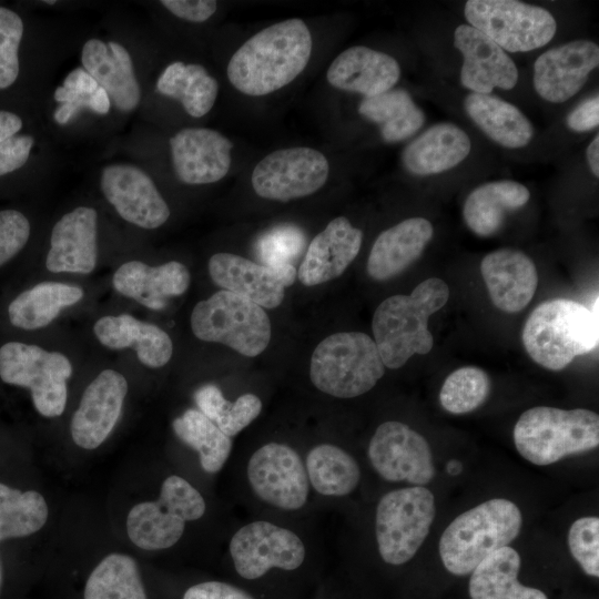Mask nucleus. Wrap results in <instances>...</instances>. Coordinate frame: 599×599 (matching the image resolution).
<instances>
[{
	"label": "nucleus",
	"instance_id": "nucleus-35",
	"mask_svg": "<svg viewBox=\"0 0 599 599\" xmlns=\"http://www.w3.org/2000/svg\"><path fill=\"white\" fill-rule=\"evenodd\" d=\"M358 112L379 126L382 138L387 143L410 138L425 122L424 112L403 89L364 98Z\"/></svg>",
	"mask_w": 599,
	"mask_h": 599
},
{
	"label": "nucleus",
	"instance_id": "nucleus-48",
	"mask_svg": "<svg viewBox=\"0 0 599 599\" xmlns=\"http://www.w3.org/2000/svg\"><path fill=\"white\" fill-rule=\"evenodd\" d=\"M33 138L14 135L0 143V176L22 167L30 156Z\"/></svg>",
	"mask_w": 599,
	"mask_h": 599
},
{
	"label": "nucleus",
	"instance_id": "nucleus-22",
	"mask_svg": "<svg viewBox=\"0 0 599 599\" xmlns=\"http://www.w3.org/2000/svg\"><path fill=\"white\" fill-rule=\"evenodd\" d=\"M98 213L78 206L53 226L45 266L53 273L90 274L98 260Z\"/></svg>",
	"mask_w": 599,
	"mask_h": 599
},
{
	"label": "nucleus",
	"instance_id": "nucleus-40",
	"mask_svg": "<svg viewBox=\"0 0 599 599\" xmlns=\"http://www.w3.org/2000/svg\"><path fill=\"white\" fill-rule=\"evenodd\" d=\"M48 517L49 507L42 494L0 483V541L38 532Z\"/></svg>",
	"mask_w": 599,
	"mask_h": 599
},
{
	"label": "nucleus",
	"instance_id": "nucleus-18",
	"mask_svg": "<svg viewBox=\"0 0 599 599\" xmlns=\"http://www.w3.org/2000/svg\"><path fill=\"white\" fill-rule=\"evenodd\" d=\"M100 185L116 213L135 226L154 230L170 217V207L152 179L132 164L105 166Z\"/></svg>",
	"mask_w": 599,
	"mask_h": 599
},
{
	"label": "nucleus",
	"instance_id": "nucleus-24",
	"mask_svg": "<svg viewBox=\"0 0 599 599\" xmlns=\"http://www.w3.org/2000/svg\"><path fill=\"white\" fill-rule=\"evenodd\" d=\"M190 283V271L177 261L158 266L128 261L112 276L113 288L119 294L153 311L163 309L171 297L184 294Z\"/></svg>",
	"mask_w": 599,
	"mask_h": 599
},
{
	"label": "nucleus",
	"instance_id": "nucleus-34",
	"mask_svg": "<svg viewBox=\"0 0 599 599\" xmlns=\"http://www.w3.org/2000/svg\"><path fill=\"white\" fill-rule=\"evenodd\" d=\"M470 119L491 140L509 149L527 145L534 128L514 104L493 94L470 93L464 100Z\"/></svg>",
	"mask_w": 599,
	"mask_h": 599
},
{
	"label": "nucleus",
	"instance_id": "nucleus-33",
	"mask_svg": "<svg viewBox=\"0 0 599 599\" xmlns=\"http://www.w3.org/2000/svg\"><path fill=\"white\" fill-rule=\"evenodd\" d=\"M521 559L511 547H502L486 557L473 571L468 591L471 599H548L539 589L518 579Z\"/></svg>",
	"mask_w": 599,
	"mask_h": 599
},
{
	"label": "nucleus",
	"instance_id": "nucleus-49",
	"mask_svg": "<svg viewBox=\"0 0 599 599\" xmlns=\"http://www.w3.org/2000/svg\"><path fill=\"white\" fill-rule=\"evenodd\" d=\"M161 4L175 17L191 22L206 21L217 9L214 0H162Z\"/></svg>",
	"mask_w": 599,
	"mask_h": 599
},
{
	"label": "nucleus",
	"instance_id": "nucleus-27",
	"mask_svg": "<svg viewBox=\"0 0 599 599\" xmlns=\"http://www.w3.org/2000/svg\"><path fill=\"white\" fill-rule=\"evenodd\" d=\"M81 62L118 110L130 112L139 105L140 85L131 55L123 45L115 41L90 39L82 48Z\"/></svg>",
	"mask_w": 599,
	"mask_h": 599
},
{
	"label": "nucleus",
	"instance_id": "nucleus-39",
	"mask_svg": "<svg viewBox=\"0 0 599 599\" xmlns=\"http://www.w3.org/2000/svg\"><path fill=\"white\" fill-rule=\"evenodd\" d=\"M172 428L180 440L199 454L204 471L216 474L223 468L231 454L232 439L199 409H186L173 420Z\"/></svg>",
	"mask_w": 599,
	"mask_h": 599
},
{
	"label": "nucleus",
	"instance_id": "nucleus-2",
	"mask_svg": "<svg viewBox=\"0 0 599 599\" xmlns=\"http://www.w3.org/2000/svg\"><path fill=\"white\" fill-rule=\"evenodd\" d=\"M448 298V285L432 277L419 283L409 295H393L378 305L372 329L385 367L400 368L413 355L432 351L434 337L427 322Z\"/></svg>",
	"mask_w": 599,
	"mask_h": 599
},
{
	"label": "nucleus",
	"instance_id": "nucleus-54",
	"mask_svg": "<svg viewBox=\"0 0 599 599\" xmlns=\"http://www.w3.org/2000/svg\"><path fill=\"white\" fill-rule=\"evenodd\" d=\"M22 129V120L17 114L0 110V143L17 135Z\"/></svg>",
	"mask_w": 599,
	"mask_h": 599
},
{
	"label": "nucleus",
	"instance_id": "nucleus-31",
	"mask_svg": "<svg viewBox=\"0 0 599 599\" xmlns=\"http://www.w3.org/2000/svg\"><path fill=\"white\" fill-rule=\"evenodd\" d=\"M82 287L60 282H40L20 292L8 305L9 323L23 331L48 326L64 308L79 303Z\"/></svg>",
	"mask_w": 599,
	"mask_h": 599
},
{
	"label": "nucleus",
	"instance_id": "nucleus-28",
	"mask_svg": "<svg viewBox=\"0 0 599 599\" xmlns=\"http://www.w3.org/2000/svg\"><path fill=\"white\" fill-rule=\"evenodd\" d=\"M93 333L108 348L133 349L150 368L163 367L173 354V342L165 331L131 314L102 316L94 323Z\"/></svg>",
	"mask_w": 599,
	"mask_h": 599
},
{
	"label": "nucleus",
	"instance_id": "nucleus-3",
	"mask_svg": "<svg viewBox=\"0 0 599 599\" xmlns=\"http://www.w3.org/2000/svg\"><path fill=\"white\" fill-rule=\"evenodd\" d=\"M522 343L539 365L560 370L598 346V314L566 298L539 304L522 328Z\"/></svg>",
	"mask_w": 599,
	"mask_h": 599
},
{
	"label": "nucleus",
	"instance_id": "nucleus-20",
	"mask_svg": "<svg viewBox=\"0 0 599 599\" xmlns=\"http://www.w3.org/2000/svg\"><path fill=\"white\" fill-rule=\"evenodd\" d=\"M454 45L464 57L460 83L473 93L490 94L495 88L511 90L517 84L518 70L512 59L478 29L458 26Z\"/></svg>",
	"mask_w": 599,
	"mask_h": 599
},
{
	"label": "nucleus",
	"instance_id": "nucleus-4",
	"mask_svg": "<svg viewBox=\"0 0 599 599\" xmlns=\"http://www.w3.org/2000/svg\"><path fill=\"white\" fill-rule=\"evenodd\" d=\"M522 525L520 509L505 498L489 499L457 516L444 530L439 555L453 575L465 576L490 554L508 546Z\"/></svg>",
	"mask_w": 599,
	"mask_h": 599
},
{
	"label": "nucleus",
	"instance_id": "nucleus-26",
	"mask_svg": "<svg viewBox=\"0 0 599 599\" xmlns=\"http://www.w3.org/2000/svg\"><path fill=\"white\" fill-rule=\"evenodd\" d=\"M399 77L400 68L393 57L364 45L339 53L326 73L332 87L357 92L365 98L392 90Z\"/></svg>",
	"mask_w": 599,
	"mask_h": 599
},
{
	"label": "nucleus",
	"instance_id": "nucleus-43",
	"mask_svg": "<svg viewBox=\"0 0 599 599\" xmlns=\"http://www.w3.org/2000/svg\"><path fill=\"white\" fill-rule=\"evenodd\" d=\"M22 35L23 22L18 13L0 7V90L12 85L19 75Z\"/></svg>",
	"mask_w": 599,
	"mask_h": 599
},
{
	"label": "nucleus",
	"instance_id": "nucleus-47",
	"mask_svg": "<svg viewBox=\"0 0 599 599\" xmlns=\"http://www.w3.org/2000/svg\"><path fill=\"white\" fill-rule=\"evenodd\" d=\"M111 101L106 91L99 87L92 94L81 95L71 102L61 103L53 113L54 121L67 124L81 109H90L98 114L110 111Z\"/></svg>",
	"mask_w": 599,
	"mask_h": 599
},
{
	"label": "nucleus",
	"instance_id": "nucleus-10",
	"mask_svg": "<svg viewBox=\"0 0 599 599\" xmlns=\"http://www.w3.org/2000/svg\"><path fill=\"white\" fill-rule=\"evenodd\" d=\"M435 514L434 495L423 486L385 494L377 505L375 518L382 559L394 566L410 560L427 537Z\"/></svg>",
	"mask_w": 599,
	"mask_h": 599
},
{
	"label": "nucleus",
	"instance_id": "nucleus-58",
	"mask_svg": "<svg viewBox=\"0 0 599 599\" xmlns=\"http://www.w3.org/2000/svg\"><path fill=\"white\" fill-rule=\"evenodd\" d=\"M44 2H45V3H48V4H53V3H57V1H55V0H53V1H49V0H47V1H44Z\"/></svg>",
	"mask_w": 599,
	"mask_h": 599
},
{
	"label": "nucleus",
	"instance_id": "nucleus-9",
	"mask_svg": "<svg viewBox=\"0 0 599 599\" xmlns=\"http://www.w3.org/2000/svg\"><path fill=\"white\" fill-rule=\"evenodd\" d=\"M72 373L70 359L59 352L19 341L0 346L1 382L28 389L35 410L43 417L63 414Z\"/></svg>",
	"mask_w": 599,
	"mask_h": 599
},
{
	"label": "nucleus",
	"instance_id": "nucleus-1",
	"mask_svg": "<svg viewBox=\"0 0 599 599\" xmlns=\"http://www.w3.org/2000/svg\"><path fill=\"white\" fill-rule=\"evenodd\" d=\"M312 35L301 19L274 23L246 40L229 61L226 73L240 92L260 97L291 83L306 68Z\"/></svg>",
	"mask_w": 599,
	"mask_h": 599
},
{
	"label": "nucleus",
	"instance_id": "nucleus-15",
	"mask_svg": "<svg viewBox=\"0 0 599 599\" xmlns=\"http://www.w3.org/2000/svg\"><path fill=\"white\" fill-rule=\"evenodd\" d=\"M368 458L377 474L388 481L424 486L435 476L427 440L400 422L389 420L377 427L368 445Z\"/></svg>",
	"mask_w": 599,
	"mask_h": 599
},
{
	"label": "nucleus",
	"instance_id": "nucleus-50",
	"mask_svg": "<svg viewBox=\"0 0 599 599\" xmlns=\"http://www.w3.org/2000/svg\"><path fill=\"white\" fill-rule=\"evenodd\" d=\"M182 599H254L243 589L223 581H205L191 586Z\"/></svg>",
	"mask_w": 599,
	"mask_h": 599
},
{
	"label": "nucleus",
	"instance_id": "nucleus-32",
	"mask_svg": "<svg viewBox=\"0 0 599 599\" xmlns=\"http://www.w3.org/2000/svg\"><path fill=\"white\" fill-rule=\"evenodd\" d=\"M529 197V190L515 181L485 183L468 194L463 215L475 234L489 236L500 229L508 212L524 206Z\"/></svg>",
	"mask_w": 599,
	"mask_h": 599
},
{
	"label": "nucleus",
	"instance_id": "nucleus-41",
	"mask_svg": "<svg viewBox=\"0 0 599 599\" xmlns=\"http://www.w3.org/2000/svg\"><path fill=\"white\" fill-rule=\"evenodd\" d=\"M490 393L488 374L476 366L457 368L445 379L439 400L451 414H466L483 405Z\"/></svg>",
	"mask_w": 599,
	"mask_h": 599
},
{
	"label": "nucleus",
	"instance_id": "nucleus-30",
	"mask_svg": "<svg viewBox=\"0 0 599 599\" xmlns=\"http://www.w3.org/2000/svg\"><path fill=\"white\" fill-rule=\"evenodd\" d=\"M470 149V140L464 130L453 123H438L404 149L402 161L412 174L433 175L457 166Z\"/></svg>",
	"mask_w": 599,
	"mask_h": 599
},
{
	"label": "nucleus",
	"instance_id": "nucleus-23",
	"mask_svg": "<svg viewBox=\"0 0 599 599\" xmlns=\"http://www.w3.org/2000/svg\"><path fill=\"white\" fill-rule=\"evenodd\" d=\"M363 232L338 216L309 243L297 271L303 285L314 286L341 276L357 256Z\"/></svg>",
	"mask_w": 599,
	"mask_h": 599
},
{
	"label": "nucleus",
	"instance_id": "nucleus-6",
	"mask_svg": "<svg viewBox=\"0 0 599 599\" xmlns=\"http://www.w3.org/2000/svg\"><path fill=\"white\" fill-rule=\"evenodd\" d=\"M385 373L374 339L361 332L335 333L315 347L309 377L321 392L353 398L370 390Z\"/></svg>",
	"mask_w": 599,
	"mask_h": 599
},
{
	"label": "nucleus",
	"instance_id": "nucleus-13",
	"mask_svg": "<svg viewBox=\"0 0 599 599\" xmlns=\"http://www.w3.org/2000/svg\"><path fill=\"white\" fill-rule=\"evenodd\" d=\"M229 549L235 571L247 580L273 568L295 570L306 557V548L295 532L265 520L241 527L231 538Z\"/></svg>",
	"mask_w": 599,
	"mask_h": 599
},
{
	"label": "nucleus",
	"instance_id": "nucleus-44",
	"mask_svg": "<svg viewBox=\"0 0 599 599\" xmlns=\"http://www.w3.org/2000/svg\"><path fill=\"white\" fill-rule=\"evenodd\" d=\"M568 545L582 570L591 577H598L599 518L588 516L573 521L568 532Z\"/></svg>",
	"mask_w": 599,
	"mask_h": 599
},
{
	"label": "nucleus",
	"instance_id": "nucleus-21",
	"mask_svg": "<svg viewBox=\"0 0 599 599\" xmlns=\"http://www.w3.org/2000/svg\"><path fill=\"white\" fill-rule=\"evenodd\" d=\"M172 163L177 179L191 185L222 180L231 166L233 143L206 128H186L170 139Z\"/></svg>",
	"mask_w": 599,
	"mask_h": 599
},
{
	"label": "nucleus",
	"instance_id": "nucleus-11",
	"mask_svg": "<svg viewBox=\"0 0 599 599\" xmlns=\"http://www.w3.org/2000/svg\"><path fill=\"white\" fill-rule=\"evenodd\" d=\"M464 13L471 27L509 52L544 47L557 31L548 10L515 0H469Z\"/></svg>",
	"mask_w": 599,
	"mask_h": 599
},
{
	"label": "nucleus",
	"instance_id": "nucleus-17",
	"mask_svg": "<svg viewBox=\"0 0 599 599\" xmlns=\"http://www.w3.org/2000/svg\"><path fill=\"white\" fill-rule=\"evenodd\" d=\"M207 266L217 286L264 308L281 305L285 287L291 286L297 276L294 265L267 266L232 253L212 255Z\"/></svg>",
	"mask_w": 599,
	"mask_h": 599
},
{
	"label": "nucleus",
	"instance_id": "nucleus-57",
	"mask_svg": "<svg viewBox=\"0 0 599 599\" xmlns=\"http://www.w3.org/2000/svg\"><path fill=\"white\" fill-rule=\"evenodd\" d=\"M2 579H3V572H2L1 560H0V589H1V586H2Z\"/></svg>",
	"mask_w": 599,
	"mask_h": 599
},
{
	"label": "nucleus",
	"instance_id": "nucleus-19",
	"mask_svg": "<svg viewBox=\"0 0 599 599\" xmlns=\"http://www.w3.org/2000/svg\"><path fill=\"white\" fill-rule=\"evenodd\" d=\"M599 64V47L589 40H575L540 54L534 64V87L546 101L561 103L587 82Z\"/></svg>",
	"mask_w": 599,
	"mask_h": 599
},
{
	"label": "nucleus",
	"instance_id": "nucleus-37",
	"mask_svg": "<svg viewBox=\"0 0 599 599\" xmlns=\"http://www.w3.org/2000/svg\"><path fill=\"white\" fill-rule=\"evenodd\" d=\"M305 468L308 483L323 496H346L361 480V468L355 458L332 444L313 447L306 456Z\"/></svg>",
	"mask_w": 599,
	"mask_h": 599
},
{
	"label": "nucleus",
	"instance_id": "nucleus-25",
	"mask_svg": "<svg viewBox=\"0 0 599 599\" xmlns=\"http://www.w3.org/2000/svg\"><path fill=\"white\" fill-rule=\"evenodd\" d=\"M480 273L494 305L507 313L524 309L538 285L532 260L512 248L488 253L480 263Z\"/></svg>",
	"mask_w": 599,
	"mask_h": 599
},
{
	"label": "nucleus",
	"instance_id": "nucleus-7",
	"mask_svg": "<svg viewBox=\"0 0 599 599\" xmlns=\"http://www.w3.org/2000/svg\"><path fill=\"white\" fill-rule=\"evenodd\" d=\"M190 324L199 339L224 344L247 357L263 353L272 335L263 307L225 290L200 301L193 307Z\"/></svg>",
	"mask_w": 599,
	"mask_h": 599
},
{
	"label": "nucleus",
	"instance_id": "nucleus-55",
	"mask_svg": "<svg viewBox=\"0 0 599 599\" xmlns=\"http://www.w3.org/2000/svg\"><path fill=\"white\" fill-rule=\"evenodd\" d=\"M587 160L591 172L596 177L599 176V135L597 134L587 148Z\"/></svg>",
	"mask_w": 599,
	"mask_h": 599
},
{
	"label": "nucleus",
	"instance_id": "nucleus-12",
	"mask_svg": "<svg viewBox=\"0 0 599 599\" xmlns=\"http://www.w3.org/2000/svg\"><path fill=\"white\" fill-rule=\"evenodd\" d=\"M326 156L308 146L276 150L254 167V192L267 200L286 202L317 192L327 181Z\"/></svg>",
	"mask_w": 599,
	"mask_h": 599
},
{
	"label": "nucleus",
	"instance_id": "nucleus-14",
	"mask_svg": "<svg viewBox=\"0 0 599 599\" xmlns=\"http://www.w3.org/2000/svg\"><path fill=\"white\" fill-rule=\"evenodd\" d=\"M246 475L253 493L270 506L290 511L307 501L305 464L288 445L268 443L256 449L248 459Z\"/></svg>",
	"mask_w": 599,
	"mask_h": 599
},
{
	"label": "nucleus",
	"instance_id": "nucleus-52",
	"mask_svg": "<svg viewBox=\"0 0 599 599\" xmlns=\"http://www.w3.org/2000/svg\"><path fill=\"white\" fill-rule=\"evenodd\" d=\"M567 125L576 132L590 131L599 124V97H592L581 102L567 116Z\"/></svg>",
	"mask_w": 599,
	"mask_h": 599
},
{
	"label": "nucleus",
	"instance_id": "nucleus-36",
	"mask_svg": "<svg viewBox=\"0 0 599 599\" xmlns=\"http://www.w3.org/2000/svg\"><path fill=\"white\" fill-rule=\"evenodd\" d=\"M156 91L180 101L191 116L201 118L213 108L219 83L204 67L176 61L161 73L156 81Z\"/></svg>",
	"mask_w": 599,
	"mask_h": 599
},
{
	"label": "nucleus",
	"instance_id": "nucleus-53",
	"mask_svg": "<svg viewBox=\"0 0 599 599\" xmlns=\"http://www.w3.org/2000/svg\"><path fill=\"white\" fill-rule=\"evenodd\" d=\"M62 85L82 94H91L99 88L98 82L83 68L72 70Z\"/></svg>",
	"mask_w": 599,
	"mask_h": 599
},
{
	"label": "nucleus",
	"instance_id": "nucleus-45",
	"mask_svg": "<svg viewBox=\"0 0 599 599\" xmlns=\"http://www.w3.org/2000/svg\"><path fill=\"white\" fill-rule=\"evenodd\" d=\"M30 232V222L23 213L13 209L0 211V267L23 250Z\"/></svg>",
	"mask_w": 599,
	"mask_h": 599
},
{
	"label": "nucleus",
	"instance_id": "nucleus-29",
	"mask_svg": "<svg viewBox=\"0 0 599 599\" xmlns=\"http://www.w3.org/2000/svg\"><path fill=\"white\" fill-rule=\"evenodd\" d=\"M433 234L432 223L424 217L406 219L383 231L368 255V275L377 281L398 275L420 256Z\"/></svg>",
	"mask_w": 599,
	"mask_h": 599
},
{
	"label": "nucleus",
	"instance_id": "nucleus-46",
	"mask_svg": "<svg viewBox=\"0 0 599 599\" xmlns=\"http://www.w3.org/2000/svg\"><path fill=\"white\" fill-rule=\"evenodd\" d=\"M262 400L254 394L241 395L230 405L215 422L219 428L229 437L237 435L247 427L261 413Z\"/></svg>",
	"mask_w": 599,
	"mask_h": 599
},
{
	"label": "nucleus",
	"instance_id": "nucleus-38",
	"mask_svg": "<svg viewBox=\"0 0 599 599\" xmlns=\"http://www.w3.org/2000/svg\"><path fill=\"white\" fill-rule=\"evenodd\" d=\"M84 599H148L136 560L123 552L106 555L84 586Z\"/></svg>",
	"mask_w": 599,
	"mask_h": 599
},
{
	"label": "nucleus",
	"instance_id": "nucleus-42",
	"mask_svg": "<svg viewBox=\"0 0 599 599\" xmlns=\"http://www.w3.org/2000/svg\"><path fill=\"white\" fill-rule=\"evenodd\" d=\"M303 231L292 224L267 230L257 238L255 251L263 265H294L305 247Z\"/></svg>",
	"mask_w": 599,
	"mask_h": 599
},
{
	"label": "nucleus",
	"instance_id": "nucleus-51",
	"mask_svg": "<svg viewBox=\"0 0 599 599\" xmlns=\"http://www.w3.org/2000/svg\"><path fill=\"white\" fill-rule=\"evenodd\" d=\"M194 400L197 409L213 423L222 416L230 405L221 389L213 384H206L197 388L194 393Z\"/></svg>",
	"mask_w": 599,
	"mask_h": 599
},
{
	"label": "nucleus",
	"instance_id": "nucleus-16",
	"mask_svg": "<svg viewBox=\"0 0 599 599\" xmlns=\"http://www.w3.org/2000/svg\"><path fill=\"white\" fill-rule=\"evenodd\" d=\"M128 390L124 375L111 368L90 382L70 423L71 438L78 447L93 450L108 439L121 417Z\"/></svg>",
	"mask_w": 599,
	"mask_h": 599
},
{
	"label": "nucleus",
	"instance_id": "nucleus-8",
	"mask_svg": "<svg viewBox=\"0 0 599 599\" xmlns=\"http://www.w3.org/2000/svg\"><path fill=\"white\" fill-rule=\"evenodd\" d=\"M206 504L201 493L177 475L166 477L156 500L135 504L126 516V534L143 550H162L183 536L185 524L203 517Z\"/></svg>",
	"mask_w": 599,
	"mask_h": 599
},
{
	"label": "nucleus",
	"instance_id": "nucleus-56",
	"mask_svg": "<svg viewBox=\"0 0 599 599\" xmlns=\"http://www.w3.org/2000/svg\"><path fill=\"white\" fill-rule=\"evenodd\" d=\"M446 470L449 475L456 476L463 470V465L458 460L451 459L447 463Z\"/></svg>",
	"mask_w": 599,
	"mask_h": 599
},
{
	"label": "nucleus",
	"instance_id": "nucleus-5",
	"mask_svg": "<svg viewBox=\"0 0 599 599\" xmlns=\"http://www.w3.org/2000/svg\"><path fill=\"white\" fill-rule=\"evenodd\" d=\"M514 443L528 461L546 466L599 445V416L577 408L537 406L524 412L514 427Z\"/></svg>",
	"mask_w": 599,
	"mask_h": 599
}]
</instances>
